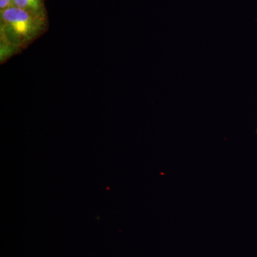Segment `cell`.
<instances>
[{
  "label": "cell",
  "instance_id": "cell-2",
  "mask_svg": "<svg viewBox=\"0 0 257 257\" xmlns=\"http://www.w3.org/2000/svg\"><path fill=\"white\" fill-rule=\"evenodd\" d=\"M13 5L37 14L46 15L43 0H13Z\"/></svg>",
  "mask_w": 257,
  "mask_h": 257
},
{
  "label": "cell",
  "instance_id": "cell-3",
  "mask_svg": "<svg viewBox=\"0 0 257 257\" xmlns=\"http://www.w3.org/2000/svg\"><path fill=\"white\" fill-rule=\"evenodd\" d=\"M12 6H13V0H0V11H3Z\"/></svg>",
  "mask_w": 257,
  "mask_h": 257
},
{
  "label": "cell",
  "instance_id": "cell-4",
  "mask_svg": "<svg viewBox=\"0 0 257 257\" xmlns=\"http://www.w3.org/2000/svg\"><path fill=\"white\" fill-rule=\"evenodd\" d=\"M256 134H257V128H256Z\"/></svg>",
  "mask_w": 257,
  "mask_h": 257
},
{
  "label": "cell",
  "instance_id": "cell-1",
  "mask_svg": "<svg viewBox=\"0 0 257 257\" xmlns=\"http://www.w3.org/2000/svg\"><path fill=\"white\" fill-rule=\"evenodd\" d=\"M46 15L12 6L0 11L1 57L12 53L36 38L46 26Z\"/></svg>",
  "mask_w": 257,
  "mask_h": 257
}]
</instances>
